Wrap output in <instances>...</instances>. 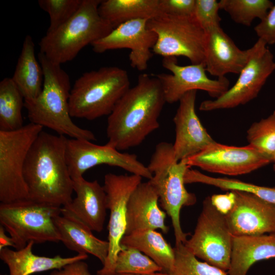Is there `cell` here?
Segmentation results:
<instances>
[{
	"instance_id": "30bf717a",
	"label": "cell",
	"mask_w": 275,
	"mask_h": 275,
	"mask_svg": "<svg viewBox=\"0 0 275 275\" xmlns=\"http://www.w3.org/2000/svg\"><path fill=\"white\" fill-rule=\"evenodd\" d=\"M232 237L225 215L213 206L208 196L203 202L193 234L184 244L197 258L227 271Z\"/></svg>"
},
{
	"instance_id": "9a60e30c",
	"label": "cell",
	"mask_w": 275,
	"mask_h": 275,
	"mask_svg": "<svg viewBox=\"0 0 275 275\" xmlns=\"http://www.w3.org/2000/svg\"><path fill=\"white\" fill-rule=\"evenodd\" d=\"M185 161L189 167L232 176L249 174L270 163L268 158L249 144L238 147L216 141Z\"/></svg>"
},
{
	"instance_id": "cb8c5ba5",
	"label": "cell",
	"mask_w": 275,
	"mask_h": 275,
	"mask_svg": "<svg viewBox=\"0 0 275 275\" xmlns=\"http://www.w3.org/2000/svg\"><path fill=\"white\" fill-rule=\"evenodd\" d=\"M33 241L23 248L13 250L6 248L0 251V258L8 266L9 275H31L52 269H59L78 260H85L87 254H77L69 257L57 255L52 257L39 256L33 253Z\"/></svg>"
},
{
	"instance_id": "1f68e13d",
	"label": "cell",
	"mask_w": 275,
	"mask_h": 275,
	"mask_svg": "<svg viewBox=\"0 0 275 275\" xmlns=\"http://www.w3.org/2000/svg\"><path fill=\"white\" fill-rule=\"evenodd\" d=\"M158 271H162L161 268L148 256L134 248L122 246L116 262V275L143 274Z\"/></svg>"
},
{
	"instance_id": "7bdbcfd3",
	"label": "cell",
	"mask_w": 275,
	"mask_h": 275,
	"mask_svg": "<svg viewBox=\"0 0 275 275\" xmlns=\"http://www.w3.org/2000/svg\"><path fill=\"white\" fill-rule=\"evenodd\" d=\"M273 170L275 172V163H274V164L273 166Z\"/></svg>"
},
{
	"instance_id": "52a82bcc",
	"label": "cell",
	"mask_w": 275,
	"mask_h": 275,
	"mask_svg": "<svg viewBox=\"0 0 275 275\" xmlns=\"http://www.w3.org/2000/svg\"><path fill=\"white\" fill-rule=\"evenodd\" d=\"M61 207L30 199L0 204V224L12 238L16 250L30 241L34 244L58 242L61 236L54 218Z\"/></svg>"
},
{
	"instance_id": "836d02e7",
	"label": "cell",
	"mask_w": 275,
	"mask_h": 275,
	"mask_svg": "<svg viewBox=\"0 0 275 275\" xmlns=\"http://www.w3.org/2000/svg\"><path fill=\"white\" fill-rule=\"evenodd\" d=\"M82 0H39V7L49 16L46 32H51L69 20L78 10Z\"/></svg>"
},
{
	"instance_id": "44dd1931",
	"label": "cell",
	"mask_w": 275,
	"mask_h": 275,
	"mask_svg": "<svg viewBox=\"0 0 275 275\" xmlns=\"http://www.w3.org/2000/svg\"><path fill=\"white\" fill-rule=\"evenodd\" d=\"M158 201L157 193L150 182H142L128 202L125 235L145 229L168 232L165 223L166 213L160 208Z\"/></svg>"
},
{
	"instance_id": "603a6c76",
	"label": "cell",
	"mask_w": 275,
	"mask_h": 275,
	"mask_svg": "<svg viewBox=\"0 0 275 275\" xmlns=\"http://www.w3.org/2000/svg\"><path fill=\"white\" fill-rule=\"evenodd\" d=\"M275 259V233L233 236L228 275H246L256 262Z\"/></svg>"
},
{
	"instance_id": "f35d334b",
	"label": "cell",
	"mask_w": 275,
	"mask_h": 275,
	"mask_svg": "<svg viewBox=\"0 0 275 275\" xmlns=\"http://www.w3.org/2000/svg\"><path fill=\"white\" fill-rule=\"evenodd\" d=\"M49 275H92L88 265L84 260L75 261L59 269H55Z\"/></svg>"
},
{
	"instance_id": "8992f818",
	"label": "cell",
	"mask_w": 275,
	"mask_h": 275,
	"mask_svg": "<svg viewBox=\"0 0 275 275\" xmlns=\"http://www.w3.org/2000/svg\"><path fill=\"white\" fill-rule=\"evenodd\" d=\"M129 88L128 74L120 67H103L86 72L71 88L70 115L88 120L108 116Z\"/></svg>"
},
{
	"instance_id": "60d3db41",
	"label": "cell",
	"mask_w": 275,
	"mask_h": 275,
	"mask_svg": "<svg viewBox=\"0 0 275 275\" xmlns=\"http://www.w3.org/2000/svg\"><path fill=\"white\" fill-rule=\"evenodd\" d=\"M116 275H170V273L163 271H158L151 273L143 274H118Z\"/></svg>"
},
{
	"instance_id": "d6a6232c",
	"label": "cell",
	"mask_w": 275,
	"mask_h": 275,
	"mask_svg": "<svg viewBox=\"0 0 275 275\" xmlns=\"http://www.w3.org/2000/svg\"><path fill=\"white\" fill-rule=\"evenodd\" d=\"M246 139L249 145L269 159L275 152V111L253 123L247 130Z\"/></svg>"
},
{
	"instance_id": "d6986e66",
	"label": "cell",
	"mask_w": 275,
	"mask_h": 275,
	"mask_svg": "<svg viewBox=\"0 0 275 275\" xmlns=\"http://www.w3.org/2000/svg\"><path fill=\"white\" fill-rule=\"evenodd\" d=\"M250 54V48H239L221 26L205 32L204 63L206 72L210 75L219 78L228 73L239 74Z\"/></svg>"
},
{
	"instance_id": "8d00e7d4",
	"label": "cell",
	"mask_w": 275,
	"mask_h": 275,
	"mask_svg": "<svg viewBox=\"0 0 275 275\" xmlns=\"http://www.w3.org/2000/svg\"><path fill=\"white\" fill-rule=\"evenodd\" d=\"M254 31L258 39L263 41L267 45L275 44V5L254 27Z\"/></svg>"
},
{
	"instance_id": "ee69618b",
	"label": "cell",
	"mask_w": 275,
	"mask_h": 275,
	"mask_svg": "<svg viewBox=\"0 0 275 275\" xmlns=\"http://www.w3.org/2000/svg\"><path fill=\"white\" fill-rule=\"evenodd\" d=\"M275 275V274H274Z\"/></svg>"
},
{
	"instance_id": "4dcf8cb0",
	"label": "cell",
	"mask_w": 275,
	"mask_h": 275,
	"mask_svg": "<svg viewBox=\"0 0 275 275\" xmlns=\"http://www.w3.org/2000/svg\"><path fill=\"white\" fill-rule=\"evenodd\" d=\"M175 261L170 275H228L227 272L200 261L183 243L174 248Z\"/></svg>"
},
{
	"instance_id": "e575fe53",
	"label": "cell",
	"mask_w": 275,
	"mask_h": 275,
	"mask_svg": "<svg viewBox=\"0 0 275 275\" xmlns=\"http://www.w3.org/2000/svg\"><path fill=\"white\" fill-rule=\"evenodd\" d=\"M219 10V1L196 0L193 16L205 33L210 29L221 26Z\"/></svg>"
},
{
	"instance_id": "d4e9b609",
	"label": "cell",
	"mask_w": 275,
	"mask_h": 275,
	"mask_svg": "<svg viewBox=\"0 0 275 275\" xmlns=\"http://www.w3.org/2000/svg\"><path fill=\"white\" fill-rule=\"evenodd\" d=\"M12 79L21 92L24 101L35 99L42 91L43 72L36 57L35 44L30 35H26L24 39Z\"/></svg>"
},
{
	"instance_id": "4fadbf2b",
	"label": "cell",
	"mask_w": 275,
	"mask_h": 275,
	"mask_svg": "<svg viewBox=\"0 0 275 275\" xmlns=\"http://www.w3.org/2000/svg\"><path fill=\"white\" fill-rule=\"evenodd\" d=\"M66 159L72 179L83 177L89 169L102 164L117 167L149 180L152 177L135 154L121 152L107 143L99 145L86 140L67 139Z\"/></svg>"
},
{
	"instance_id": "e0dca14e",
	"label": "cell",
	"mask_w": 275,
	"mask_h": 275,
	"mask_svg": "<svg viewBox=\"0 0 275 275\" xmlns=\"http://www.w3.org/2000/svg\"><path fill=\"white\" fill-rule=\"evenodd\" d=\"M234 206L225 215L233 236L275 233V204L253 194L234 190Z\"/></svg>"
},
{
	"instance_id": "2e32d148",
	"label": "cell",
	"mask_w": 275,
	"mask_h": 275,
	"mask_svg": "<svg viewBox=\"0 0 275 275\" xmlns=\"http://www.w3.org/2000/svg\"><path fill=\"white\" fill-rule=\"evenodd\" d=\"M148 19H136L126 21L114 28L105 37L91 44L94 51L128 48L131 66L139 71L147 69L152 57V49L157 36L147 27Z\"/></svg>"
},
{
	"instance_id": "ac0fdd59",
	"label": "cell",
	"mask_w": 275,
	"mask_h": 275,
	"mask_svg": "<svg viewBox=\"0 0 275 275\" xmlns=\"http://www.w3.org/2000/svg\"><path fill=\"white\" fill-rule=\"evenodd\" d=\"M197 92L190 91L180 99L173 118L175 140L173 146L175 157L178 161L187 159L215 142L197 115Z\"/></svg>"
},
{
	"instance_id": "8fae6325",
	"label": "cell",
	"mask_w": 275,
	"mask_h": 275,
	"mask_svg": "<svg viewBox=\"0 0 275 275\" xmlns=\"http://www.w3.org/2000/svg\"><path fill=\"white\" fill-rule=\"evenodd\" d=\"M250 49L249 60L235 83L218 98L203 101L199 106L201 111L233 108L257 97L275 71V61L267 45L261 39H258Z\"/></svg>"
},
{
	"instance_id": "74e56055",
	"label": "cell",
	"mask_w": 275,
	"mask_h": 275,
	"mask_svg": "<svg viewBox=\"0 0 275 275\" xmlns=\"http://www.w3.org/2000/svg\"><path fill=\"white\" fill-rule=\"evenodd\" d=\"M210 200L213 206L219 212L226 215L234 206L236 195L234 191H228L225 194L213 195L210 197Z\"/></svg>"
},
{
	"instance_id": "7c38bea8",
	"label": "cell",
	"mask_w": 275,
	"mask_h": 275,
	"mask_svg": "<svg viewBox=\"0 0 275 275\" xmlns=\"http://www.w3.org/2000/svg\"><path fill=\"white\" fill-rule=\"evenodd\" d=\"M142 178L133 174L107 173L104 176L103 186L110 212L107 227L109 250L106 260L97 275H116V262L122 249L121 241L126 234L128 202Z\"/></svg>"
},
{
	"instance_id": "484cf974",
	"label": "cell",
	"mask_w": 275,
	"mask_h": 275,
	"mask_svg": "<svg viewBox=\"0 0 275 275\" xmlns=\"http://www.w3.org/2000/svg\"><path fill=\"white\" fill-rule=\"evenodd\" d=\"M121 246L134 248L148 256L159 266L162 271L169 273L175 261L174 248L162 234L153 229H145L125 235Z\"/></svg>"
},
{
	"instance_id": "b9f144b4",
	"label": "cell",
	"mask_w": 275,
	"mask_h": 275,
	"mask_svg": "<svg viewBox=\"0 0 275 275\" xmlns=\"http://www.w3.org/2000/svg\"><path fill=\"white\" fill-rule=\"evenodd\" d=\"M270 163L273 162L275 163V152L273 153V154L270 157Z\"/></svg>"
},
{
	"instance_id": "f546056e",
	"label": "cell",
	"mask_w": 275,
	"mask_h": 275,
	"mask_svg": "<svg viewBox=\"0 0 275 275\" xmlns=\"http://www.w3.org/2000/svg\"><path fill=\"white\" fill-rule=\"evenodd\" d=\"M221 10L236 23L250 26L254 19H262L274 5L270 0H221Z\"/></svg>"
},
{
	"instance_id": "7402d4cb",
	"label": "cell",
	"mask_w": 275,
	"mask_h": 275,
	"mask_svg": "<svg viewBox=\"0 0 275 275\" xmlns=\"http://www.w3.org/2000/svg\"><path fill=\"white\" fill-rule=\"evenodd\" d=\"M61 236V241L70 250L77 254H89L105 263L108 253V241L95 236L88 227L72 215L63 210L54 218Z\"/></svg>"
},
{
	"instance_id": "5bb4252c",
	"label": "cell",
	"mask_w": 275,
	"mask_h": 275,
	"mask_svg": "<svg viewBox=\"0 0 275 275\" xmlns=\"http://www.w3.org/2000/svg\"><path fill=\"white\" fill-rule=\"evenodd\" d=\"M163 67L172 74L160 73L154 76L159 80L167 103L179 101L187 92L202 90L217 98L229 88L230 81L226 77L212 79L208 77L204 63L181 66L176 57L163 58Z\"/></svg>"
},
{
	"instance_id": "ba28073f",
	"label": "cell",
	"mask_w": 275,
	"mask_h": 275,
	"mask_svg": "<svg viewBox=\"0 0 275 275\" xmlns=\"http://www.w3.org/2000/svg\"><path fill=\"white\" fill-rule=\"evenodd\" d=\"M147 27L157 36L154 53L183 56L192 64L204 63L205 33L193 16L160 14L148 19Z\"/></svg>"
},
{
	"instance_id": "83f0119b",
	"label": "cell",
	"mask_w": 275,
	"mask_h": 275,
	"mask_svg": "<svg viewBox=\"0 0 275 275\" xmlns=\"http://www.w3.org/2000/svg\"><path fill=\"white\" fill-rule=\"evenodd\" d=\"M24 98L12 78L0 82V130L13 131L24 126Z\"/></svg>"
},
{
	"instance_id": "6da1fadb",
	"label": "cell",
	"mask_w": 275,
	"mask_h": 275,
	"mask_svg": "<svg viewBox=\"0 0 275 275\" xmlns=\"http://www.w3.org/2000/svg\"><path fill=\"white\" fill-rule=\"evenodd\" d=\"M166 103L157 78L140 74L136 84L126 92L108 116L107 144L120 151L139 146L159 128L158 118Z\"/></svg>"
},
{
	"instance_id": "f1b7e54d",
	"label": "cell",
	"mask_w": 275,
	"mask_h": 275,
	"mask_svg": "<svg viewBox=\"0 0 275 275\" xmlns=\"http://www.w3.org/2000/svg\"><path fill=\"white\" fill-rule=\"evenodd\" d=\"M184 180L186 184L199 183L213 186L223 190L248 193L268 202L275 204V187L258 185L233 178L214 177L190 168L185 173Z\"/></svg>"
},
{
	"instance_id": "ffe728a7",
	"label": "cell",
	"mask_w": 275,
	"mask_h": 275,
	"mask_svg": "<svg viewBox=\"0 0 275 275\" xmlns=\"http://www.w3.org/2000/svg\"><path fill=\"white\" fill-rule=\"evenodd\" d=\"M76 196L62 209L81 222L91 230L101 232L106 216L107 198L103 186L97 180L83 177L72 179Z\"/></svg>"
},
{
	"instance_id": "5b68a950",
	"label": "cell",
	"mask_w": 275,
	"mask_h": 275,
	"mask_svg": "<svg viewBox=\"0 0 275 275\" xmlns=\"http://www.w3.org/2000/svg\"><path fill=\"white\" fill-rule=\"evenodd\" d=\"M101 0H82L77 12L66 22L46 32L39 42L40 52L62 64L73 60L85 46L105 37L114 28L100 15Z\"/></svg>"
},
{
	"instance_id": "4316f807",
	"label": "cell",
	"mask_w": 275,
	"mask_h": 275,
	"mask_svg": "<svg viewBox=\"0 0 275 275\" xmlns=\"http://www.w3.org/2000/svg\"><path fill=\"white\" fill-rule=\"evenodd\" d=\"M98 11L114 29L129 20L149 19L161 14L159 0L101 1Z\"/></svg>"
},
{
	"instance_id": "277c9868",
	"label": "cell",
	"mask_w": 275,
	"mask_h": 275,
	"mask_svg": "<svg viewBox=\"0 0 275 275\" xmlns=\"http://www.w3.org/2000/svg\"><path fill=\"white\" fill-rule=\"evenodd\" d=\"M147 167L152 174L149 181L157 193L160 206L171 218L175 244H184L188 234L182 229L180 211L183 207L193 205L197 201L195 195L185 187V174L190 167L185 160L176 159L173 144L167 142L156 145Z\"/></svg>"
},
{
	"instance_id": "7a4b0ae2",
	"label": "cell",
	"mask_w": 275,
	"mask_h": 275,
	"mask_svg": "<svg viewBox=\"0 0 275 275\" xmlns=\"http://www.w3.org/2000/svg\"><path fill=\"white\" fill-rule=\"evenodd\" d=\"M67 138L42 131L25 162L24 178L29 199L62 207L72 200L73 180L66 159Z\"/></svg>"
},
{
	"instance_id": "ab89813d",
	"label": "cell",
	"mask_w": 275,
	"mask_h": 275,
	"mask_svg": "<svg viewBox=\"0 0 275 275\" xmlns=\"http://www.w3.org/2000/svg\"><path fill=\"white\" fill-rule=\"evenodd\" d=\"M6 231L5 228L0 225V251L8 246L15 248L12 238L6 234Z\"/></svg>"
},
{
	"instance_id": "d590c367",
	"label": "cell",
	"mask_w": 275,
	"mask_h": 275,
	"mask_svg": "<svg viewBox=\"0 0 275 275\" xmlns=\"http://www.w3.org/2000/svg\"><path fill=\"white\" fill-rule=\"evenodd\" d=\"M196 0H159L161 14L193 16Z\"/></svg>"
},
{
	"instance_id": "3957f363",
	"label": "cell",
	"mask_w": 275,
	"mask_h": 275,
	"mask_svg": "<svg viewBox=\"0 0 275 275\" xmlns=\"http://www.w3.org/2000/svg\"><path fill=\"white\" fill-rule=\"evenodd\" d=\"M38 59L43 72V84L37 97L24 101L30 123L47 127L59 135L95 141L91 131L79 127L71 119L69 103L71 87L68 74L61 65L51 61L40 52Z\"/></svg>"
},
{
	"instance_id": "9c48e42d",
	"label": "cell",
	"mask_w": 275,
	"mask_h": 275,
	"mask_svg": "<svg viewBox=\"0 0 275 275\" xmlns=\"http://www.w3.org/2000/svg\"><path fill=\"white\" fill-rule=\"evenodd\" d=\"M43 127L30 123L13 131L0 130V201L29 199L23 169L29 150Z\"/></svg>"
}]
</instances>
